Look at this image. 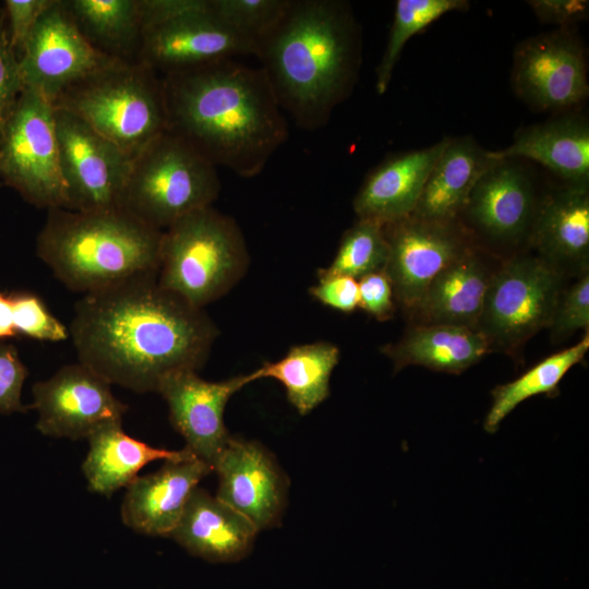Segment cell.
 Listing matches in <instances>:
<instances>
[{
    "label": "cell",
    "instance_id": "1",
    "mask_svg": "<svg viewBox=\"0 0 589 589\" xmlns=\"http://www.w3.org/2000/svg\"><path fill=\"white\" fill-rule=\"evenodd\" d=\"M69 334L79 362L108 383L157 393L170 374L205 364L218 328L204 309L147 277L83 294Z\"/></svg>",
    "mask_w": 589,
    "mask_h": 589
},
{
    "label": "cell",
    "instance_id": "2",
    "mask_svg": "<svg viewBox=\"0 0 589 589\" xmlns=\"http://www.w3.org/2000/svg\"><path fill=\"white\" fill-rule=\"evenodd\" d=\"M161 80L167 131L215 167L255 177L288 137L283 109L262 68L226 59Z\"/></svg>",
    "mask_w": 589,
    "mask_h": 589
},
{
    "label": "cell",
    "instance_id": "3",
    "mask_svg": "<svg viewBox=\"0 0 589 589\" xmlns=\"http://www.w3.org/2000/svg\"><path fill=\"white\" fill-rule=\"evenodd\" d=\"M257 58L283 111L298 127L317 130L351 92L361 36L350 5L340 0H290Z\"/></svg>",
    "mask_w": 589,
    "mask_h": 589
},
{
    "label": "cell",
    "instance_id": "4",
    "mask_svg": "<svg viewBox=\"0 0 589 589\" xmlns=\"http://www.w3.org/2000/svg\"><path fill=\"white\" fill-rule=\"evenodd\" d=\"M161 236L122 208H50L36 253L68 289L87 294L157 277Z\"/></svg>",
    "mask_w": 589,
    "mask_h": 589
},
{
    "label": "cell",
    "instance_id": "5",
    "mask_svg": "<svg viewBox=\"0 0 589 589\" xmlns=\"http://www.w3.org/2000/svg\"><path fill=\"white\" fill-rule=\"evenodd\" d=\"M249 264L244 237L235 219L208 206L163 230L157 280L204 309L228 293Z\"/></svg>",
    "mask_w": 589,
    "mask_h": 589
},
{
    "label": "cell",
    "instance_id": "6",
    "mask_svg": "<svg viewBox=\"0 0 589 589\" xmlns=\"http://www.w3.org/2000/svg\"><path fill=\"white\" fill-rule=\"evenodd\" d=\"M133 158L167 131L163 80L135 61H118L76 83L53 103Z\"/></svg>",
    "mask_w": 589,
    "mask_h": 589
},
{
    "label": "cell",
    "instance_id": "7",
    "mask_svg": "<svg viewBox=\"0 0 589 589\" xmlns=\"http://www.w3.org/2000/svg\"><path fill=\"white\" fill-rule=\"evenodd\" d=\"M220 191L216 167L166 131L132 158L121 208L158 230L212 206Z\"/></svg>",
    "mask_w": 589,
    "mask_h": 589
},
{
    "label": "cell",
    "instance_id": "8",
    "mask_svg": "<svg viewBox=\"0 0 589 589\" xmlns=\"http://www.w3.org/2000/svg\"><path fill=\"white\" fill-rule=\"evenodd\" d=\"M0 177L29 204L65 208L55 107L24 88L0 139Z\"/></svg>",
    "mask_w": 589,
    "mask_h": 589
},
{
    "label": "cell",
    "instance_id": "9",
    "mask_svg": "<svg viewBox=\"0 0 589 589\" xmlns=\"http://www.w3.org/2000/svg\"><path fill=\"white\" fill-rule=\"evenodd\" d=\"M562 274L536 256H516L491 276L477 329L490 346L514 348L549 327Z\"/></svg>",
    "mask_w": 589,
    "mask_h": 589
},
{
    "label": "cell",
    "instance_id": "10",
    "mask_svg": "<svg viewBox=\"0 0 589 589\" xmlns=\"http://www.w3.org/2000/svg\"><path fill=\"white\" fill-rule=\"evenodd\" d=\"M55 124L67 187L65 208L76 212L121 208L132 158L63 108L55 107Z\"/></svg>",
    "mask_w": 589,
    "mask_h": 589
},
{
    "label": "cell",
    "instance_id": "11",
    "mask_svg": "<svg viewBox=\"0 0 589 589\" xmlns=\"http://www.w3.org/2000/svg\"><path fill=\"white\" fill-rule=\"evenodd\" d=\"M19 60L24 88L52 105L71 86L122 61L86 39L63 0H53L41 14Z\"/></svg>",
    "mask_w": 589,
    "mask_h": 589
},
{
    "label": "cell",
    "instance_id": "12",
    "mask_svg": "<svg viewBox=\"0 0 589 589\" xmlns=\"http://www.w3.org/2000/svg\"><path fill=\"white\" fill-rule=\"evenodd\" d=\"M259 55L257 46L229 28L209 0L143 29L137 61L164 76L202 64Z\"/></svg>",
    "mask_w": 589,
    "mask_h": 589
},
{
    "label": "cell",
    "instance_id": "13",
    "mask_svg": "<svg viewBox=\"0 0 589 589\" xmlns=\"http://www.w3.org/2000/svg\"><path fill=\"white\" fill-rule=\"evenodd\" d=\"M110 385L81 362L63 365L32 387L36 429L47 436L81 440L107 423L122 422L128 406Z\"/></svg>",
    "mask_w": 589,
    "mask_h": 589
},
{
    "label": "cell",
    "instance_id": "14",
    "mask_svg": "<svg viewBox=\"0 0 589 589\" xmlns=\"http://www.w3.org/2000/svg\"><path fill=\"white\" fill-rule=\"evenodd\" d=\"M213 471L218 476L215 496L244 516L257 531L280 524L288 479L260 442L231 435Z\"/></svg>",
    "mask_w": 589,
    "mask_h": 589
},
{
    "label": "cell",
    "instance_id": "15",
    "mask_svg": "<svg viewBox=\"0 0 589 589\" xmlns=\"http://www.w3.org/2000/svg\"><path fill=\"white\" fill-rule=\"evenodd\" d=\"M516 93L540 110H561L581 103L589 92L584 50L567 33L522 41L514 56Z\"/></svg>",
    "mask_w": 589,
    "mask_h": 589
},
{
    "label": "cell",
    "instance_id": "16",
    "mask_svg": "<svg viewBox=\"0 0 589 589\" xmlns=\"http://www.w3.org/2000/svg\"><path fill=\"white\" fill-rule=\"evenodd\" d=\"M254 381L252 372L211 382L187 370L167 376L157 393L166 400L169 420L185 447L213 468L231 437L224 422L227 402Z\"/></svg>",
    "mask_w": 589,
    "mask_h": 589
},
{
    "label": "cell",
    "instance_id": "17",
    "mask_svg": "<svg viewBox=\"0 0 589 589\" xmlns=\"http://www.w3.org/2000/svg\"><path fill=\"white\" fill-rule=\"evenodd\" d=\"M384 230L388 243L384 272L397 301L414 311L433 278L468 248L452 223L410 215Z\"/></svg>",
    "mask_w": 589,
    "mask_h": 589
},
{
    "label": "cell",
    "instance_id": "18",
    "mask_svg": "<svg viewBox=\"0 0 589 589\" xmlns=\"http://www.w3.org/2000/svg\"><path fill=\"white\" fill-rule=\"evenodd\" d=\"M213 468L197 457L165 460L155 472L136 477L128 486L121 519L132 530L169 538L190 495Z\"/></svg>",
    "mask_w": 589,
    "mask_h": 589
},
{
    "label": "cell",
    "instance_id": "19",
    "mask_svg": "<svg viewBox=\"0 0 589 589\" xmlns=\"http://www.w3.org/2000/svg\"><path fill=\"white\" fill-rule=\"evenodd\" d=\"M536 209L526 170L514 159H496L473 187L464 212L486 237L516 242L530 231Z\"/></svg>",
    "mask_w": 589,
    "mask_h": 589
},
{
    "label": "cell",
    "instance_id": "20",
    "mask_svg": "<svg viewBox=\"0 0 589 589\" xmlns=\"http://www.w3.org/2000/svg\"><path fill=\"white\" fill-rule=\"evenodd\" d=\"M447 141L393 156L373 169L353 200L358 219L386 226L410 216Z\"/></svg>",
    "mask_w": 589,
    "mask_h": 589
},
{
    "label": "cell",
    "instance_id": "21",
    "mask_svg": "<svg viewBox=\"0 0 589 589\" xmlns=\"http://www.w3.org/2000/svg\"><path fill=\"white\" fill-rule=\"evenodd\" d=\"M257 532L244 516L197 486L169 538L194 556L230 563L250 553Z\"/></svg>",
    "mask_w": 589,
    "mask_h": 589
},
{
    "label": "cell",
    "instance_id": "22",
    "mask_svg": "<svg viewBox=\"0 0 589 589\" xmlns=\"http://www.w3.org/2000/svg\"><path fill=\"white\" fill-rule=\"evenodd\" d=\"M530 240L543 262L562 271H584L589 257L588 187L567 185L549 195L536 214Z\"/></svg>",
    "mask_w": 589,
    "mask_h": 589
},
{
    "label": "cell",
    "instance_id": "23",
    "mask_svg": "<svg viewBox=\"0 0 589 589\" xmlns=\"http://www.w3.org/2000/svg\"><path fill=\"white\" fill-rule=\"evenodd\" d=\"M489 154L494 159H530L566 180L568 185L588 187L589 125L576 115L521 129L508 147Z\"/></svg>",
    "mask_w": 589,
    "mask_h": 589
},
{
    "label": "cell",
    "instance_id": "24",
    "mask_svg": "<svg viewBox=\"0 0 589 589\" xmlns=\"http://www.w3.org/2000/svg\"><path fill=\"white\" fill-rule=\"evenodd\" d=\"M495 160L469 136L448 139L411 216L453 223L464 211L480 177Z\"/></svg>",
    "mask_w": 589,
    "mask_h": 589
},
{
    "label": "cell",
    "instance_id": "25",
    "mask_svg": "<svg viewBox=\"0 0 589 589\" xmlns=\"http://www.w3.org/2000/svg\"><path fill=\"white\" fill-rule=\"evenodd\" d=\"M89 448L82 464L88 490L110 497L127 488L146 465L155 460L196 457L187 447L180 450L158 448L128 435L122 422L100 426L87 438Z\"/></svg>",
    "mask_w": 589,
    "mask_h": 589
},
{
    "label": "cell",
    "instance_id": "26",
    "mask_svg": "<svg viewBox=\"0 0 589 589\" xmlns=\"http://www.w3.org/2000/svg\"><path fill=\"white\" fill-rule=\"evenodd\" d=\"M491 276L469 249L430 283L414 311L424 325H453L477 329Z\"/></svg>",
    "mask_w": 589,
    "mask_h": 589
},
{
    "label": "cell",
    "instance_id": "27",
    "mask_svg": "<svg viewBox=\"0 0 589 589\" xmlns=\"http://www.w3.org/2000/svg\"><path fill=\"white\" fill-rule=\"evenodd\" d=\"M489 349V340L478 329L434 324L412 327L382 351L392 359L395 371L421 365L438 372L461 373L480 361Z\"/></svg>",
    "mask_w": 589,
    "mask_h": 589
},
{
    "label": "cell",
    "instance_id": "28",
    "mask_svg": "<svg viewBox=\"0 0 589 589\" xmlns=\"http://www.w3.org/2000/svg\"><path fill=\"white\" fill-rule=\"evenodd\" d=\"M340 358L339 348L329 341L296 345L275 362L252 371L254 380L273 378L286 392L288 401L305 416L329 396V381Z\"/></svg>",
    "mask_w": 589,
    "mask_h": 589
},
{
    "label": "cell",
    "instance_id": "29",
    "mask_svg": "<svg viewBox=\"0 0 589 589\" xmlns=\"http://www.w3.org/2000/svg\"><path fill=\"white\" fill-rule=\"evenodd\" d=\"M65 5L95 48L122 61H137L143 33L139 0H68Z\"/></svg>",
    "mask_w": 589,
    "mask_h": 589
},
{
    "label": "cell",
    "instance_id": "30",
    "mask_svg": "<svg viewBox=\"0 0 589 589\" xmlns=\"http://www.w3.org/2000/svg\"><path fill=\"white\" fill-rule=\"evenodd\" d=\"M589 349V336L570 348L556 352L540 361L518 378L496 386L492 390V406L484 420V430L497 431L500 423L522 401L541 394L553 397L558 394L557 385L564 375L579 363Z\"/></svg>",
    "mask_w": 589,
    "mask_h": 589
},
{
    "label": "cell",
    "instance_id": "31",
    "mask_svg": "<svg viewBox=\"0 0 589 589\" xmlns=\"http://www.w3.org/2000/svg\"><path fill=\"white\" fill-rule=\"evenodd\" d=\"M465 0H398L387 44L376 68L375 89L382 95L388 88L394 68L406 43L442 15L468 7Z\"/></svg>",
    "mask_w": 589,
    "mask_h": 589
},
{
    "label": "cell",
    "instance_id": "32",
    "mask_svg": "<svg viewBox=\"0 0 589 589\" xmlns=\"http://www.w3.org/2000/svg\"><path fill=\"white\" fill-rule=\"evenodd\" d=\"M388 257L384 226L366 219L358 221L342 236L332 263L317 271V278L349 276L359 279L383 271Z\"/></svg>",
    "mask_w": 589,
    "mask_h": 589
},
{
    "label": "cell",
    "instance_id": "33",
    "mask_svg": "<svg viewBox=\"0 0 589 589\" xmlns=\"http://www.w3.org/2000/svg\"><path fill=\"white\" fill-rule=\"evenodd\" d=\"M20 335L52 342L70 337L69 328L50 312L38 294L0 291V341Z\"/></svg>",
    "mask_w": 589,
    "mask_h": 589
},
{
    "label": "cell",
    "instance_id": "34",
    "mask_svg": "<svg viewBox=\"0 0 589 589\" xmlns=\"http://www.w3.org/2000/svg\"><path fill=\"white\" fill-rule=\"evenodd\" d=\"M209 4L221 22L259 48L285 15L290 0H209Z\"/></svg>",
    "mask_w": 589,
    "mask_h": 589
},
{
    "label": "cell",
    "instance_id": "35",
    "mask_svg": "<svg viewBox=\"0 0 589 589\" xmlns=\"http://www.w3.org/2000/svg\"><path fill=\"white\" fill-rule=\"evenodd\" d=\"M589 326V275L581 277L557 299L550 328L554 337H566Z\"/></svg>",
    "mask_w": 589,
    "mask_h": 589
},
{
    "label": "cell",
    "instance_id": "36",
    "mask_svg": "<svg viewBox=\"0 0 589 589\" xmlns=\"http://www.w3.org/2000/svg\"><path fill=\"white\" fill-rule=\"evenodd\" d=\"M28 370L17 349L0 341V414L26 412L29 406L22 402V390Z\"/></svg>",
    "mask_w": 589,
    "mask_h": 589
},
{
    "label": "cell",
    "instance_id": "37",
    "mask_svg": "<svg viewBox=\"0 0 589 589\" xmlns=\"http://www.w3.org/2000/svg\"><path fill=\"white\" fill-rule=\"evenodd\" d=\"M23 89L20 60L0 17V139Z\"/></svg>",
    "mask_w": 589,
    "mask_h": 589
},
{
    "label": "cell",
    "instance_id": "38",
    "mask_svg": "<svg viewBox=\"0 0 589 589\" xmlns=\"http://www.w3.org/2000/svg\"><path fill=\"white\" fill-rule=\"evenodd\" d=\"M358 284L360 309L377 321H387L393 317L394 291L384 269L359 278Z\"/></svg>",
    "mask_w": 589,
    "mask_h": 589
},
{
    "label": "cell",
    "instance_id": "39",
    "mask_svg": "<svg viewBox=\"0 0 589 589\" xmlns=\"http://www.w3.org/2000/svg\"><path fill=\"white\" fill-rule=\"evenodd\" d=\"M53 0H5L10 23L9 39L16 56L21 57L25 44L41 14Z\"/></svg>",
    "mask_w": 589,
    "mask_h": 589
},
{
    "label": "cell",
    "instance_id": "40",
    "mask_svg": "<svg viewBox=\"0 0 589 589\" xmlns=\"http://www.w3.org/2000/svg\"><path fill=\"white\" fill-rule=\"evenodd\" d=\"M317 279V284L309 289V293L320 303L344 313H351L359 308L358 279L341 275Z\"/></svg>",
    "mask_w": 589,
    "mask_h": 589
},
{
    "label": "cell",
    "instance_id": "41",
    "mask_svg": "<svg viewBox=\"0 0 589 589\" xmlns=\"http://www.w3.org/2000/svg\"><path fill=\"white\" fill-rule=\"evenodd\" d=\"M542 23L566 26L588 15L589 2L584 0H532L528 1Z\"/></svg>",
    "mask_w": 589,
    "mask_h": 589
}]
</instances>
